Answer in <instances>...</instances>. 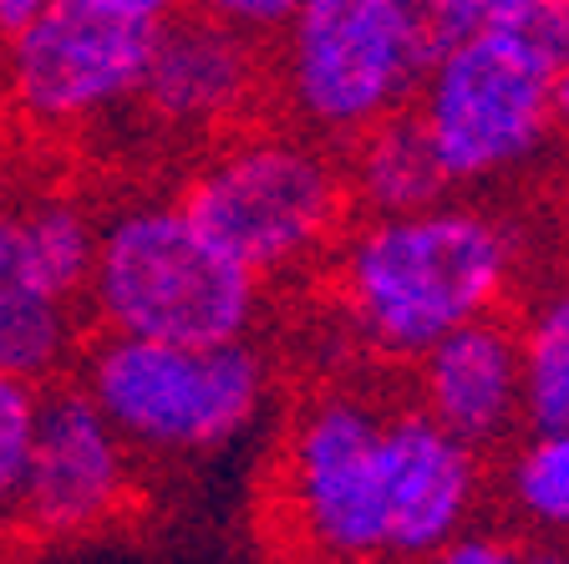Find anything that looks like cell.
<instances>
[{"instance_id": "6da1fadb", "label": "cell", "mask_w": 569, "mask_h": 564, "mask_svg": "<svg viewBox=\"0 0 569 564\" xmlns=\"http://www.w3.org/2000/svg\"><path fill=\"white\" fill-rule=\"evenodd\" d=\"M523 259L509 214L448 194L412 214H356L326 255V285L341 330L371 362L412 366L452 326L509 310Z\"/></svg>"}, {"instance_id": "7a4b0ae2", "label": "cell", "mask_w": 569, "mask_h": 564, "mask_svg": "<svg viewBox=\"0 0 569 564\" xmlns=\"http://www.w3.org/2000/svg\"><path fill=\"white\" fill-rule=\"evenodd\" d=\"M173 199L260 280L326 265L356 219L341 148L284 118L213 138Z\"/></svg>"}, {"instance_id": "3957f363", "label": "cell", "mask_w": 569, "mask_h": 564, "mask_svg": "<svg viewBox=\"0 0 569 564\" xmlns=\"http://www.w3.org/2000/svg\"><path fill=\"white\" fill-rule=\"evenodd\" d=\"M555 67L559 51L529 21H483L432 51L412 112L458 194H493L533 174L565 138Z\"/></svg>"}, {"instance_id": "277c9868", "label": "cell", "mask_w": 569, "mask_h": 564, "mask_svg": "<svg viewBox=\"0 0 569 564\" xmlns=\"http://www.w3.org/2000/svg\"><path fill=\"white\" fill-rule=\"evenodd\" d=\"M87 300L112 336L209 346L254 336L264 280L178 199H138L102 224Z\"/></svg>"}, {"instance_id": "5b68a950", "label": "cell", "mask_w": 569, "mask_h": 564, "mask_svg": "<svg viewBox=\"0 0 569 564\" xmlns=\"http://www.w3.org/2000/svg\"><path fill=\"white\" fill-rule=\"evenodd\" d=\"M432 51L438 26L422 0H306L270 36V107L346 148L412 107Z\"/></svg>"}, {"instance_id": "8992f818", "label": "cell", "mask_w": 569, "mask_h": 564, "mask_svg": "<svg viewBox=\"0 0 569 564\" xmlns=\"http://www.w3.org/2000/svg\"><path fill=\"white\" fill-rule=\"evenodd\" d=\"M82 387L132 453L203 458L260 427L274 372L254 342H148L102 330L82 356Z\"/></svg>"}, {"instance_id": "52a82bcc", "label": "cell", "mask_w": 569, "mask_h": 564, "mask_svg": "<svg viewBox=\"0 0 569 564\" xmlns=\"http://www.w3.org/2000/svg\"><path fill=\"white\" fill-rule=\"evenodd\" d=\"M183 0H47L0 47V102L31 128H87L132 107L158 31Z\"/></svg>"}, {"instance_id": "ba28073f", "label": "cell", "mask_w": 569, "mask_h": 564, "mask_svg": "<svg viewBox=\"0 0 569 564\" xmlns=\"http://www.w3.org/2000/svg\"><path fill=\"white\" fill-rule=\"evenodd\" d=\"M387 407L367 387H320L296 407L274 463L280 534L296 554L387 560Z\"/></svg>"}, {"instance_id": "9c48e42d", "label": "cell", "mask_w": 569, "mask_h": 564, "mask_svg": "<svg viewBox=\"0 0 569 564\" xmlns=\"http://www.w3.org/2000/svg\"><path fill=\"white\" fill-rule=\"evenodd\" d=\"M132 447L107 423L87 387H47L36 397L16 524L31 540H82L128 508Z\"/></svg>"}, {"instance_id": "30bf717a", "label": "cell", "mask_w": 569, "mask_h": 564, "mask_svg": "<svg viewBox=\"0 0 569 564\" xmlns=\"http://www.w3.org/2000/svg\"><path fill=\"white\" fill-rule=\"evenodd\" d=\"M132 107L163 132L224 138L270 107V41L183 6L158 31Z\"/></svg>"}, {"instance_id": "8fae6325", "label": "cell", "mask_w": 569, "mask_h": 564, "mask_svg": "<svg viewBox=\"0 0 569 564\" xmlns=\"http://www.w3.org/2000/svg\"><path fill=\"white\" fill-rule=\"evenodd\" d=\"M387 560H438L488 498V453L432 423L412 397L387 407L381 433Z\"/></svg>"}, {"instance_id": "7c38bea8", "label": "cell", "mask_w": 569, "mask_h": 564, "mask_svg": "<svg viewBox=\"0 0 569 564\" xmlns=\"http://www.w3.org/2000/svg\"><path fill=\"white\" fill-rule=\"evenodd\" d=\"M412 392L407 397L458 433L462 443H473L478 453H503L513 437L523 433V352H519V320L509 310L462 320L448 336L427 346L412 366H407Z\"/></svg>"}, {"instance_id": "4fadbf2b", "label": "cell", "mask_w": 569, "mask_h": 564, "mask_svg": "<svg viewBox=\"0 0 569 564\" xmlns=\"http://www.w3.org/2000/svg\"><path fill=\"white\" fill-rule=\"evenodd\" d=\"M77 346V306H67L41 270L21 235V214L0 209V372L47 382Z\"/></svg>"}, {"instance_id": "5bb4252c", "label": "cell", "mask_w": 569, "mask_h": 564, "mask_svg": "<svg viewBox=\"0 0 569 564\" xmlns=\"http://www.w3.org/2000/svg\"><path fill=\"white\" fill-rule=\"evenodd\" d=\"M356 214H412L458 194L412 107L381 118L341 148Z\"/></svg>"}, {"instance_id": "9a60e30c", "label": "cell", "mask_w": 569, "mask_h": 564, "mask_svg": "<svg viewBox=\"0 0 569 564\" xmlns=\"http://www.w3.org/2000/svg\"><path fill=\"white\" fill-rule=\"evenodd\" d=\"M498 494L523 540L569 544V427H523L503 447Z\"/></svg>"}, {"instance_id": "2e32d148", "label": "cell", "mask_w": 569, "mask_h": 564, "mask_svg": "<svg viewBox=\"0 0 569 564\" xmlns=\"http://www.w3.org/2000/svg\"><path fill=\"white\" fill-rule=\"evenodd\" d=\"M513 320L523 352V423L569 427V270L539 285Z\"/></svg>"}, {"instance_id": "e0dca14e", "label": "cell", "mask_w": 569, "mask_h": 564, "mask_svg": "<svg viewBox=\"0 0 569 564\" xmlns=\"http://www.w3.org/2000/svg\"><path fill=\"white\" fill-rule=\"evenodd\" d=\"M16 214H21V235H26V249H31V265L41 270V280L67 306H82L87 280H92V265H97L102 224L77 199H57V194L21 204Z\"/></svg>"}, {"instance_id": "ac0fdd59", "label": "cell", "mask_w": 569, "mask_h": 564, "mask_svg": "<svg viewBox=\"0 0 569 564\" xmlns=\"http://www.w3.org/2000/svg\"><path fill=\"white\" fill-rule=\"evenodd\" d=\"M41 387L26 376L0 372V524H16V494H21L26 453H31V423Z\"/></svg>"}, {"instance_id": "d6986e66", "label": "cell", "mask_w": 569, "mask_h": 564, "mask_svg": "<svg viewBox=\"0 0 569 564\" xmlns=\"http://www.w3.org/2000/svg\"><path fill=\"white\" fill-rule=\"evenodd\" d=\"M183 6L199 16H213V21H224V26H239V31L260 36V41H270L274 31L290 26V16H296L306 0H183Z\"/></svg>"}, {"instance_id": "ffe728a7", "label": "cell", "mask_w": 569, "mask_h": 564, "mask_svg": "<svg viewBox=\"0 0 569 564\" xmlns=\"http://www.w3.org/2000/svg\"><path fill=\"white\" fill-rule=\"evenodd\" d=\"M529 544L519 530H503V524H483V514L438 554L448 564H509V560H529Z\"/></svg>"}, {"instance_id": "44dd1931", "label": "cell", "mask_w": 569, "mask_h": 564, "mask_svg": "<svg viewBox=\"0 0 569 564\" xmlns=\"http://www.w3.org/2000/svg\"><path fill=\"white\" fill-rule=\"evenodd\" d=\"M432 26H438V47L458 31H473L483 21H513V0H422Z\"/></svg>"}, {"instance_id": "7402d4cb", "label": "cell", "mask_w": 569, "mask_h": 564, "mask_svg": "<svg viewBox=\"0 0 569 564\" xmlns=\"http://www.w3.org/2000/svg\"><path fill=\"white\" fill-rule=\"evenodd\" d=\"M36 11H47V0H0V41L21 31Z\"/></svg>"}, {"instance_id": "603a6c76", "label": "cell", "mask_w": 569, "mask_h": 564, "mask_svg": "<svg viewBox=\"0 0 569 564\" xmlns=\"http://www.w3.org/2000/svg\"><path fill=\"white\" fill-rule=\"evenodd\" d=\"M555 118H559V128H565V138H569V51L559 57V67H555Z\"/></svg>"}, {"instance_id": "cb8c5ba5", "label": "cell", "mask_w": 569, "mask_h": 564, "mask_svg": "<svg viewBox=\"0 0 569 564\" xmlns=\"http://www.w3.org/2000/svg\"><path fill=\"white\" fill-rule=\"evenodd\" d=\"M533 6H539V0H513V21H519V16H529Z\"/></svg>"}]
</instances>
